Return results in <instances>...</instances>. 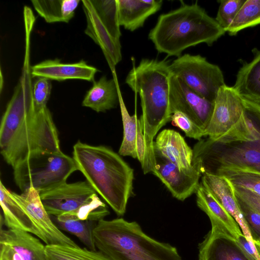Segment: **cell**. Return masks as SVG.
<instances>
[{"label": "cell", "instance_id": "cell-29", "mask_svg": "<svg viewBox=\"0 0 260 260\" xmlns=\"http://www.w3.org/2000/svg\"><path fill=\"white\" fill-rule=\"evenodd\" d=\"M89 2L102 24L115 40L120 42L121 34L117 0H89Z\"/></svg>", "mask_w": 260, "mask_h": 260}, {"label": "cell", "instance_id": "cell-25", "mask_svg": "<svg viewBox=\"0 0 260 260\" xmlns=\"http://www.w3.org/2000/svg\"><path fill=\"white\" fill-rule=\"evenodd\" d=\"M40 16L48 23L68 22L74 16L80 0L31 1Z\"/></svg>", "mask_w": 260, "mask_h": 260}, {"label": "cell", "instance_id": "cell-37", "mask_svg": "<svg viewBox=\"0 0 260 260\" xmlns=\"http://www.w3.org/2000/svg\"><path fill=\"white\" fill-rule=\"evenodd\" d=\"M136 150L137 158L142 166L143 164L144 159V155L145 152V143L143 131L139 119L138 121L137 126Z\"/></svg>", "mask_w": 260, "mask_h": 260}, {"label": "cell", "instance_id": "cell-17", "mask_svg": "<svg viewBox=\"0 0 260 260\" xmlns=\"http://www.w3.org/2000/svg\"><path fill=\"white\" fill-rule=\"evenodd\" d=\"M153 148L155 155L165 158L180 170L201 173L192 165L193 150L176 131L170 129L161 131L154 142Z\"/></svg>", "mask_w": 260, "mask_h": 260}, {"label": "cell", "instance_id": "cell-28", "mask_svg": "<svg viewBox=\"0 0 260 260\" xmlns=\"http://www.w3.org/2000/svg\"><path fill=\"white\" fill-rule=\"evenodd\" d=\"M45 252L47 260H112L100 251L79 246L46 245Z\"/></svg>", "mask_w": 260, "mask_h": 260}, {"label": "cell", "instance_id": "cell-15", "mask_svg": "<svg viewBox=\"0 0 260 260\" xmlns=\"http://www.w3.org/2000/svg\"><path fill=\"white\" fill-rule=\"evenodd\" d=\"M201 183L234 218L250 244L255 246L251 231L243 215L232 183L224 176L205 173Z\"/></svg>", "mask_w": 260, "mask_h": 260}, {"label": "cell", "instance_id": "cell-7", "mask_svg": "<svg viewBox=\"0 0 260 260\" xmlns=\"http://www.w3.org/2000/svg\"><path fill=\"white\" fill-rule=\"evenodd\" d=\"M13 170L15 181L22 192L32 187L39 193L64 184L78 171L73 157L62 151L31 154Z\"/></svg>", "mask_w": 260, "mask_h": 260}, {"label": "cell", "instance_id": "cell-1", "mask_svg": "<svg viewBox=\"0 0 260 260\" xmlns=\"http://www.w3.org/2000/svg\"><path fill=\"white\" fill-rule=\"evenodd\" d=\"M25 57L21 76L0 125L1 154L13 168L31 154L61 151L50 111L34 103L29 56Z\"/></svg>", "mask_w": 260, "mask_h": 260}, {"label": "cell", "instance_id": "cell-9", "mask_svg": "<svg viewBox=\"0 0 260 260\" xmlns=\"http://www.w3.org/2000/svg\"><path fill=\"white\" fill-rule=\"evenodd\" d=\"M192 150V164L202 174L203 168L212 162L217 167L232 166L260 173V140L228 144L219 150L208 138L199 140Z\"/></svg>", "mask_w": 260, "mask_h": 260}, {"label": "cell", "instance_id": "cell-12", "mask_svg": "<svg viewBox=\"0 0 260 260\" xmlns=\"http://www.w3.org/2000/svg\"><path fill=\"white\" fill-rule=\"evenodd\" d=\"M169 99L172 113L182 112L204 132L212 114L214 102L197 93L173 74L170 79Z\"/></svg>", "mask_w": 260, "mask_h": 260}, {"label": "cell", "instance_id": "cell-30", "mask_svg": "<svg viewBox=\"0 0 260 260\" xmlns=\"http://www.w3.org/2000/svg\"><path fill=\"white\" fill-rule=\"evenodd\" d=\"M212 173L224 176L233 185L245 187L260 194V173L235 167L220 166Z\"/></svg>", "mask_w": 260, "mask_h": 260}, {"label": "cell", "instance_id": "cell-24", "mask_svg": "<svg viewBox=\"0 0 260 260\" xmlns=\"http://www.w3.org/2000/svg\"><path fill=\"white\" fill-rule=\"evenodd\" d=\"M0 204L3 212V222L8 229H20L39 237V233L30 218L12 198L9 190L0 182Z\"/></svg>", "mask_w": 260, "mask_h": 260}, {"label": "cell", "instance_id": "cell-34", "mask_svg": "<svg viewBox=\"0 0 260 260\" xmlns=\"http://www.w3.org/2000/svg\"><path fill=\"white\" fill-rule=\"evenodd\" d=\"M51 90L50 80L38 77L32 82V99L35 106L39 108L46 107Z\"/></svg>", "mask_w": 260, "mask_h": 260}, {"label": "cell", "instance_id": "cell-33", "mask_svg": "<svg viewBox=\"0 0 260 260\" xmlns=\"http://www.w3.org/2000/svg\"><path fill=\"white\" fill-rule=\"evenodd\" d=\"M171 121L173 125L182 129L187 137L199 141L204 137V131L180 111H175L172 115Z\"/></svg>", "mask_w": 260, "mask_h": 260}, {"label": "cell", "instance_id": "cell-36", "mask_svg": "<svg viewBox=\"0 0 260 260\" xmlns=\"http://www.w3.org/2000/svg\"><path fill=\"white\" fill-rule=\"evenodd\" d=\"M238 200L243 215L247 222L251 233L252 231L257 236L258 239L260 236V214L240 200L238 199Z\"/></svg>", "mask_w": 260, "mask_h": 260}, {"label": "cell", "instance_id": "cell-26", "mask_svg": "<svg viewBox=\"0 0 260 260\" xmlns=\"http://www.w3.org/2000/svg\"><path fill=\"white\" fill-rule=\"evenodd\" d=\"M59 229L77 237L88 249L96 250L93 237V230L97 221L79 219L76 215L65 213L54 216Z\"/></svg>", "mask_w": 260, "mask_h": 260}, {"label": "cell", "instance_id": "cell-21", "mask_svg": "<svg viewBox=\"0 0 260 260\" xmlns=\"http://www.w3.org/2000/svg\"><path fill=\"white\" fill-rule=\"evenodd\" d=\"M120 26L133 31L142 27L146 20L158 11L161 0H117Z\"/></svg>", "mask_w": 260, "mask_h": 260}, {"label": "cell", "instance_id": "cell-19", "mask_svg": "<svg viewBox=\"0 0 260 260\" xmlns=\"http://www.w3.org/2000/svg\"><path fill=\"white\" fill-rule=\"evenodd\" d=\"M81 2L87 21L85 34L101 47L113 74H115V67L122 58L120 42L115 40L102 24L88 0Z\"/></svg>", "mask_w": 260, "mask_h": 260}, {"label": "cell", "instance_id": "cell-35", "mask_svg": "<svg viewBox=\"0 0 260 260\" xmlns=\"http://www.w3.org/2000/svg\"><path fill=\"white\" fill-rule=\"evenodd\" d=\"M233 185L237 198L260 214V194L245 187Z\"/></svg>", "mask_w": 260, "mask_h": 260}, {"label": "cell", "instance_id": "cell-3", "mask_svg": "<svg viewBox=\"0 0 260 260\" xmlns=\"http://www.w3.org/2000/svg\"><path fill=\"white\" fill-rule=\"evenodd\" d=\"M73 158L96 193L117 215H123L133 194L134 170L111 148L80 141L73 146Z\"/></svg>", "mask_w": 260, "mask_h": 260}, {"label": "cell", "instance_id": "cell-5", "mask_svg": "<svg viewBox=\"0 0 260 260\" xmlns=\"http://www.w3.org/2000/svg\"><path fill=\"white\" fill-rule=\"evenodd\" d=\"M96 248L112 260H182L175 247L146 234L136 221L99 220L93 230Z\"/></svg>", "mask_w": 260, "mask_h": 260}, {"label": "cell", "instance_id": "cell-8", "mask_svg": "<svg viewBox=\"0 0 260 260\" xmlns=\"http://www.w3.org/2000/svg\"><path fill=\"white\" fill-rule=\"evenodd\" d=\"M39 193L46 211L53 216L70 213L81 219L98 222L110 213L107 206L87 181L66 182Z\"/></svg>", "mask_w": 260, "mask_h": 260}, {"label": "cell", "instance_id": "cell-4", "mask_svg": "<svg viewBox=\"0 0 260 260\" xmlns=\"http://www.w3.org/2000/svg\"><path fill=\"white\" fill-rule=\"evenodd\" d=\"M225 32L197 2L161 14L148 38L159 53L178 57L190 47L212 45Z\"/></svg>", "mask_w": 260, "mask_h": 260}, {"label": "cell", "instance_id": "cell-13", "mask_svg": "<svg viewBox=\"0 0 260 260\" xmlns=\"http://www.w3.org/2000/svg\"><path fill=\"white\" fill-rule=\"evenodd\" d=\"M45 246L28 232L1 228L0 260H47Z\"/></svg>", "mask_w": 260, "mask_h": 260}, {"label": "cell", "instance_id": "cell-6", "mask_svg": "<svg viewBox=\"0 0 260 260\" xmlns=\"http://www.w3.org/2000/svg\"><path fill=\"white\" fill-rule=\"evenodd\" d=\"M204 135L219 144L255 141L260 140V126L245 112L243 98L224 84L217 93Z\"/></svg>", "mask_w": 260, "mask_h": 260}, {"label": "cell", "instance_id": "cell-38", "mask_svg": "<svg viewBox=\"0 0 260 260\" xmlns=\"http://www.w3.org/2000/svg\"><path fill=\"white\" fill-rule=\"evenodd\" d=\"M254 243L260 255V241L258 239H254Z\"/></svg>", "mask_w": 260, "mask_h": 260}, {"label": "cell", "instance_id": "cell-22", "mask_svg": "<svg viewBox=\"0 0 260 260\" xmlns=\"http://www.w3.org/2000/svg\"><path fill=\"white\" fill-rule=\"evenodd\" d=\"M114 74V78L108 79L102 76L93 84L87 92L82 105L88 107L97 112H104L115 108L119 104V87Z\"/></svg>", "mask_w": 260, "mask_h": 260}, {"label": "cell", "instance_id": "cell-23", "mask_svg": "<svg viewBox=\"0 0 260 260\" xmlns=\"http://www.w3.org/2000/svg\"><path fill=\"white\" fill-rule=\"evenodd\" d=\"M252 52L253 59L240 68L233 87L243 98L260 104V51Z\"/></svg>", "mask_w": 260, "mask_h": 260}, {"label": "cell", "instance_id": "cell-14", "mask_svg": "<svg viewBox=\"0 0 260 260\" xmlns=\"http://www.w3.org/2000/svg\"><path fill=\"white\" fill-rule=\"evenodd\" d=\"M200 244L199 260H256L233 236L216 225Z\"/></svg>", "mask_w": 260, "mask_h": 260}, {"label": "cell", "instance_id": "cell-2", "mask_svg": "<svg viewBox=\"0 0 260 260\" xmlns=\"http://www.w3.org/2000/svg\"><path fill=\"white\" fill-rule=\"evenodd\" d=\"M168 60L142 59L128 73L125 83L141 101L142 114L139 119L145 143L141 166L145 174L154 171L156 157L154 139L160 128L171 121L170 79L172 74Z\"/></svg>", "mask_w": 260, "mask_h": 260}, {"label": "cell", "instance_id": "cell-18", "mask_svg": "<svg viewBox=\"0 0 260 260\" xmlns=\"http://www.w3.org/2000/svg\"><path fill=\"white\" fill-rule=\"evenodd\" d=\"M98 70L81 60L72 63H64L60 59H47L30 67L32 77H44L62 81L67 79H81L94 81Z\"/></svg>", "mask_w": 260, "mask_h": 260}, {"label": "cell", "instance_id": "cell-27", "mask_svg": "<svg viewBox=\"0 0 260 260\" xmlns=\"http://www.w3.org/2000/svg\"><path fill=\"white\" fill-rule=\"evenodd\" d=\"M119 104L123 128V137L118 152L120 155L129 156L136 158H137L136 142L138 119L136 113L133 115H129L120 90L119 92Z\"/></svg>", "mask_w": 260, "mask_h": 260}, {"label": "cell", "instance_id": "cell-16", "mask_svg": "<svg viewBox=\"0 0 260 260\" xmlns=\"http://www.w3.org/2000/svg\"><path fill=\"white\" fill-rule=\"evenodd\" d=\"M155 157L156 165L152 174L159 179L173 197L183 201L196 193L202 176L200 172L182 170L164 157L157 155Z\"/></svg>", "mask_w": 260, "mask_h": 260}, {"label": "cell", "instance_id": "cell-11", "mask_svg": "<svg viewBox=\"0 0 260 260\" xmlns=\"http://www.w3.org/2000/svg\"><path fill=\"white\" fill-rule=\"evenodd\" d=\"M10 194L30 218L38 232V238L43 241L45 245L79 246L53 223L45 209L37 190L31 187L20 194L10 191Z\"/></svg>", "mask_w": 260, "mask_h": 260}, {"label": "cell", "instance_id": "cell-31", "mask_svg": "<svg viewBox=\"0 0 260 260\" xmlns=\"http://www.w3.org/2000/svg\"><path fill=\"white\" fill-rule=\"evenodd\" d=\"M260 24V0H245L238 14L226 29L231 36Z\"/></svg>", "mask_w": 260, "mask_h": 260}, {"label": "cell", "instance_id": "cell-10", "mask_svg": "<svg viewBox=\"0 0 260 260\" xmlns=\"http://www.w3.org/2000/svg\"><path fill=\"white\" fill-rule=\"evenodd\" d=\"M173 75L203 98L214 102L220 87L225 84L220 68L200 55L185 54L170 64Z\"/></svg>", "mask_w": 260, "mask_h": 260}, {"label": "cell", "instance_id": "cell-32", "mask_svg": "<svg viewBox=\"0 0 260 260\" xmlns=\"http://www.w3.org/2000/svg\"><path fill=\"white\" fill-rule=\"evenodd\" d=\"M245 2V0H221L218 1L220 5L215 19L225 31L231 24Z\"/></svg>", "mask_w": 260, "mask_h": 260}, {"label": "cell", "instance_id": "cell-20", "mask_svg": "<svg viewBox=\"0 0 260 260\" xmlns=\"http://www.w3.org/2000/svg\"><path fill=\"white\" fill-rule=\"evenodd\" d=\"M195 193L197 206L209 217L211 225L218 226L236 239L243 235L234 218L201 183Z\"/></svg>", "mask_w": 260, "mask_h": 260}]
</instances>
